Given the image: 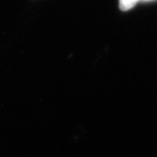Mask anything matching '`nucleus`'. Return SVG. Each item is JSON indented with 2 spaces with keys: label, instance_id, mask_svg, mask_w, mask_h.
Masks as SVG:
<instances>
[{
  "label": "nucleus",
  "instance_id": "nucleus-1",
  "mask_svg": "<svg viewBox=\"0 0 157 157\" xmlns=\"http://www.w3.org/2000/svg\"><path fill=\"white\" fill-rule=\"evenodd\" d=\"M139 1L140 0H120V9L124 11H129L134 8Z\"/></svg>",
  "mask_w": 157,
  "mask_h": 157
}]
</instances>
